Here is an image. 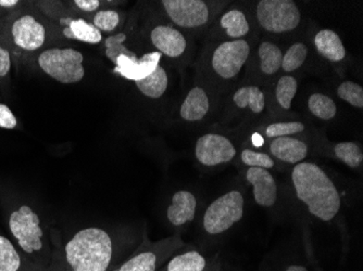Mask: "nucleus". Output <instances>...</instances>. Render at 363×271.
I'll use <instances>...</instances> for the list:
<instances>
[{"instance_id": "27", "label": "nucleus", "mask_w": 363, "mask_h": 271, "mask_svg": "<svg viewBox=\"0 0 363 271\" xmlns=\"http://www.w3.org/2000/svg\"><path fill=\"white\" fill-rule=\"evenodd\" d=\"M334 154L337 160L347 165L350 168L357 169L363 163V152L361 146L357 142H340L334 146Z\"/></svg>"}, {"instance_id": "29", "label": "nucleus", "mask_w": 363, "mask_h": 271, "mask_svg": "<svg viewBox=\"0 0 363 271\" xmlns=\"http://www.w3.org/2000/svg\"><path fill=\"white\" fill-rule=\"evenodd\" d=\"M21 256L8 238L0 236V271H19Z\"/></svg>"}, {"instance_id": "13", "label": "nucleus", "mask_w": 363, "mask_h": 271, "mask_svg": "<svg viewBox=\"0 0 363 271\" xmlns=\"http://www.w3.org/2000/svg\"><path fill=\"white\" fill-rule=\"evenodd\" d=\"M246 180L252 185L255 202L261 207H272L277 203V185L270 171L250 167Z\"/></svg>"}, {"instance_id": "22", "label": "nucleus", "mask_w": 363, "mask_h": 271, "mask_svg": "<svg viewBox=\"0 0 363 271\" xmlns=\"http://www.w3.org/2000/svg\"><path fill=\"white\" fill-rule=\"evenodd\" d=\"M207 260L195 250H186L172 256L160 271H205Z\"/></svg>"}, {"instance_id": "8", "label": "nucleus", "mask_w": 363, "mask_h": 271, "mask_svg": "<svg viewBox=\"0 0 363 271\" xmlns=\"http://www.w3.org/2000/svg\"><path fill=\"white\" fill-rule=\"evenodd\" d=\"M250 56V42L245 40H226L214 48L210 67L223 81L235 79Z\"/></svg>"}, {"instance_id": "5", "label": "nucleus", "mask_w": 363, "mask_h": 271, "mask_svg": "<svg viewBox=\"0 0 363 271\" xmlns=\"http://www.w3.org/2000/svg\"><path fill=\"white\" fill-rule=\"evenodd\" d=\"M259 25L271 34H285L298 28L301 12L291 0H261L256 8Z\"/></svg>"}, {"instance_id": "11", "label": "nucleus", "mask_w": 363, "mask_h": 271, "mask_svg": "<svg viewBox=\"0 0 363 271\" xmlns=\"http://www.w3.org/2000/svg\"><path fill=\"white\" fill-rule=\"evenodd\" d=\"M238 151L232 140L221 134H203L195 146L196 160L203 166L216 167L233 161Z\"/></svg>"}, {"instance_id": "3", "label": "nucleus", "mask_w": 363, "mask_h": 271, "mask_svg": "<svg viewBox=\"0 0 363 271\" xmlns=\"http://www.w3.org/2000/svg\"><path fill=\"white\" fill-rule=\"evenodd\" d=\"M84 56L77 49H45L38 56V65L40 70L58 83L70 85L77 83L84 79Z\"/></svg>"}, {"instance_id": "19", "label": "nucleus", "mask_w": 363, "mask_h": 271, "mask_svg": "<svg viewBox=\"0 0 363 271\" xmlns=\"http://www.w3.org/2000/svg\"><path fill=\"white\" fill-rule=\"evenodd\" d=\"M65 24L62 34L69 40H79L86 44L97 45L103 42V34L93 23L84 19L62 20Z\"/></svg>"}, {"instance_id": "18", "label": "nucleus", "mask_w": 363, "mask_h": 271, "mask_svg": "<svg viewBox=\"0 0 363 271\" xmlns=\"http://www.w3.org/2000/svg\"><path fill=\"white\" fill-rule=\"evenodd\" d=\"M313 42L320 56L330 62H342L347 56L342 38L335 30L330 28L319 30L315 34Z\"/></svg>"}, {"instance_id": "16", "label": "nucleus", "mask_w": 363, "mask_h": 271, "mask_svg": "<svg viewBox=\"0 0 363 271\" xmlns=\"http://www.w3.org/2000/svg\"><path fill=\"white\" fill-rule=\"evenodd\" d=\"M271 156L281 162L297 165L305 162L309 148L303 140L295 137L274 138L269 146Z\"/></svg>"}, {"instance_id": "28", "label": "nucleus", "mask_w": 363, "mask_h": 271, "mask_svg": "<svg viewBox=\"0 0 363 271\" xmlns=\"http://www.w3.org/2000/svg\"><path fill=\"white\" fill-rule=\"evenodd\" d=\"M308 57V47L303 42H297L291 45L283 54L282 69L285 73H293L299 70Z\"/></svg>"}, {"instance_id": "6", "label": "nucleus", "mask_w": 363, "mask_h": 271, "mask_svg": "<svg viewBox=\"0 0 363 271\" xmlns=\"http://www.w3.org/2000/svg\"><path fill=\"white\" fill-rule=\"evenodd\" d=\"M9 229L26 254L34 255L44 250V231L40 227V217L28 205H22L12 212Z\"/></svg>"}, {"instance_id": "10", "label": "nucleus", "mask_w": 363, "mask_h": 271, "mask_svg": "<svg viewBox=\"0 0 363 271\" xmlns=\"http://www.w3.org/2000/svg\"><path fill=\"white\" fill-rule=\"evenodd\" d=\"M160 4L177 28L199 30L211 20V8L203 0H163Z\"/></svg>"}, {"instance_id": "36", "label": "nucleus", "mask_w": 363, "mask_h": 271, "mask_svg": "<svg viewBox=\"0 0 363 271\" xmlns=\"http://www.w3.org/2000/svg\"><path fill=\"white\" fill-rule=\"evenodd\" d=\"M11 70V54L0 40V79L7 76Z\"/></svg>"}, {"instance_id": "2", "label": "nucleus", "mask_w": 363, "mask_h": 271, "mask_svg": "<svg viewBox=\"0 0 363 271\" xmlns=\"http://www.w3.org/2000/svg\"><path fill=\"white\" fill-rule=\"evenodd\" d=\"M60 271H112L114 242L107 230H79L65 246Z\"/></svg>"}, {"instance_id": "20", "label": "nucleus", "mask_w": 363, "mask_h": 271, "mask_svg": "<svg viewBox=\"0 0 363 271\" xmlns=\"http://www.w3.org/2000/svg\"><path fill=\"white\" fill-rule=\"evenodd\" d=\"M135 85L136 88L145 97L150 98V99H159L166 93L167 89H168V73L164 67L159 64L152 74L140 81H135Z\"/></svg>"}, {"instance_id": "38", "label": "nucleus", "mask_w": 363, "mask_h": 271, "mask_svg": "<svg viewBox=\"0 0 363 271\" xmlns=\"http://www.w3.org/2000/svg\"><path fill=\"white\" fill-rule=\"evenodd\" d=\"M19 4L18 0H0V7L5 8V9H11V8L16 7Z\"/></svg>"}, {"instance_id": "9", "label": "nucleus", "mask_w": 363, "mask_h": 271, "mask_svg": "<svg viewBox=\"0 0 363 271\" xmlns=\"http://www.w3.org/2000/svg\"><path fill=\"white\" fill-rule=\"evenodd\" d=\"M9 40L20 52L32 54L46 44L47 28L32 13L19 14L9 24Z\"/></svg>"}, {"instance_id": "34", "label": "nucleus", "mask_w": 363, "mask_h": 271, "mask_svg": "<svg viewBox=\"0 0 363 271\" xmlns=\"http://www.w3.org/2000/svg\"><path fill=\"white\" fill-rule=\"evenodd\" d=\"M240 160L248 167H257V168L272 169L275 167V162L270 154L258 151L244 149L240 154Z\"/></svg>"}, {"instance_id": "15", "label": "nucleus", "mask_w": 363, "mask_h": 271, "mask_svg": "<svg viewBox=\"0 0 363 271\" xmlns=\"http://www.w3.org/2000/svg\"><path fill=\"white\" fill-rule=\"evenodd\" d=\"M197 199L191 191L179 190L173 195L167 209V218L174 227H183L195 219Z\"/></svg>"}, {"instance_id": "1", "label": "nucleus", "mask_w": 363, "mask_h": 271, "mask_svg": "<svg viewBox=\"0 0 363 271\" xmlns=\"http://www.w3.org/2000/svg\"><path fill=\"white\" fill-rule=\"evenodd\" d=\"M291 183L296 197L308 211L322 221H331L342 207V197L335 183L319 165L301 162L291 171Z\"/></svg>"}, {"instance_id": "21", "label": "nucleus", "mask_w": 363, "mask_h": 271, "mask_svg": "<svg viewBox=\"0 0 363 271\" xmlns=\"http://www.w3.org/2000/svg\"><path fill=\"white\" fill-rule=\"evenodd\" d=\"M220 28L224 30L228 38H232V40H242L250 32V24L246 14L238 9L226 11L220 19Z\"/></svg>"}, {"instance_id": "35", "label": "nucleus", "mask_w": 363, "mask_h": 271, "mask_svg": "<svg viewBox=\"0 0 363 271\" xmlns=\"http://www.w3.org/2000/svg\"><path fill=\"white\" fill-rule=\"evenodd\" d=\"M18 126V120L8 105L0 103V128L14 129Z\"/></svg>"}, {"instance_id": "37", "label": "nucleus", "mask_w": 363, "mask_h": 271, "mask_svg": "<svg viewBox=\"0 0 363 271\" xmlns=\"http://www.w3.org/2000/svg\"><path fill=\"white\" fill-rule=\"evenodd\" d=\"M75 6L79 8L81 11L95 12L97 11L98 8L101 7V1L99 0H75L73 1Z\"/></svg>"}, {"instance_id": "7", "label": "nucleus", "mask_w": 363, "mask_h": 271, "mask_svg": "<svg viewBox=\"0 0 363 271\" xmlns=\"http://www.w3.org/2000/svg\"><path fill=\"white\" fill-rule=\"evenodd\" d=\"M183 243L177 236L158 243L145 242L133 256L124 260L112 271H158Z\"/></svg>"}, {"instance_id": "32", "label": "nucleus", "mask_w": 363, "mask_h": 271, "mask_svg": "<svg viewBox=\"0 0 363 271\" xmlns=\"http://www.w3.org/2000/svg\"><path fill=\"white\" fill-rule=\"evenodd\" d=\"M305 124L301 122H279L270 124L266 128V136L268 138L289 137L293 134L305 132Z\"/></svg>"}, {"instance_id": "4", "label": "nucleus", "mask_w": 363, "mask_h": 271, "mask_svg": "<svg viewBox=\"0 0 363 271\" xmlns=\"http://www.w3.org/2000/svg\"><path fill=\"white\" fill-rule=\"evenodd\" d=\"M245 213V199L240 191L232 190L214 200L203 214V226L210 236H218L238 224Z\"/></svg>"}, {"instance_id": "30", "label": "nucleus", "mask_w": 363, "mask_h": 271, "mask_svg": "<svg viewBox=\"0 0 363 271\" xmlns=\"http://www.w3.org/2000/svg\"><path fill=\"white\" fill-rule=\"evenodd\" d=\"M124 33H118L116 35L109 36L105 40V56L116 64V61L119 57L126 56L130 58H138L135 52H132L124 45L126 40Z\"/></svg>"}, {"instance_id": "14", "label": "nucleus", "mask_w": 363, "mask_h": 271, "mask_svg": "<svg viewBox=\"0 0 363 271\" xmlns=\"http://www.w3.org/2000/svg\"><path fill=\"white\" fill-rule=\"evenodd\" d=\"M160 59L161 54L158 52L144 54L140 59L121 56L116 61L113 71L124 79L135 83L152 74L158 67Z\"/></svg>"}, {"instance_id": "24", "label": "nucleus", "mask_w": 363, "mask_h": 271, "mask_svg": "<svg viewBox=\"0 0 363 271\" xmlns=\"http://www.w3.org/2000/svg\"><path fill=\"white\" fill-rule=\"evenodd\" d=\"M258 57L260 59V70L263 74L274 75L282 67L283 52L277 45L272 42H261L258 47Z\"/></svg>"}, {"instance_id": "26", "label": "nucleus", "mask_w": 363, "mask_h": 271, "mask_svg": "<svg viewBox=\"0 0 363 271\" xmlns=\"http://www.w3.org/2000/svg\"><path fill=\"white\" fill-rule=\"evenodd\" d=\"M297 91H298V81L296 77L289 74L279 77L275 88V99L279 107L284 110L291 109Z\"/></svg>"}, {"instance_id": "23", "label": "nucleus", "mask_w": 363, "mask_h": 271, "mask_svg": "<svg viewBox=\"0 0 363 271\" xmlns=\"http://www.w3.org/2000/svg\"><path fill=\"white\" fill-rule=\"evenodd\" d=\"M233 103L240 109H248L255 114H261L266 109V96L257 86H244L233 95Z\"/></svg>"}, {"instance_id": "25", "label": "nucleus", "mask_w": 363, "mask_h": 271, "mask_svg": "<svg viewBox=\"0 0 363 271\" xmlns=\"http://www.w3.org/2000/svg\"><path fill=\"white\" fill-rule=\"evenodd\" d=\"M308 109L312 115L322 121H331L337 114V105L325 93H312L308 99Z\"/></svg>"}, {"instance_id": "31", "label": "nucleus", "mask_w": 363, "mask_h": 271, "mask_svg": "<svg viewBox=\"0 0 363 271\" xmlns=\"http://www.w3.org/2000/svg\"><path fill=\"white\" fill-rule=\"evenodd\" d=\"M337 96L352 107L362 109L363 88L360 83L352 81H342L337 88Z\"/></svg>"}, {"instance_id": "12", "label": "nucleus", "mask_w": 363, "mask_h": 271, "mask_svg": "<svg viewBox=\"0 0 363 271\" xmlns=\"http://www.w3.org/2000/svg\"><path fill=\"white\" fill-rule=\"evenodd\" d=\"M150 38L157 52L168 58H179L186 52V38L174 26L159 24L152 28Z\"/></svg>"}, {"instance_id": "39", "label": "nucleus", "mask_w": 363, "mask_h": 271, "mask_svg": "<svg viewBox=\"0 0 363 271\" xmlns=\"http://www.w3.org/2000/svg\"><path fill=\"white\" fill-rule=\"evenodd\" d=\"M285 271H308V269L301 265H291L285 269Z\"/></svg>"}, {"instance_id": "33", "label": "nucleus", "mask_w": 363, "mask_h": 271, "mask_svg": "<svg viewBox=\"0 0 363 271\" xmlns=\"http://www.w3.org/2000/svg\"><path fill=\"white\" fill-rule=\"evenodd\" d=\"M121 21L120 13L116 10L106 9L96 12L93 18V25L101 33H109L119 26Z\"/></svg>"}, {"instance_id": "17", "label": "nucleus", "mask_w": 363, "mask_h": 271, "mask_svg": "<svg viewBox=\"0 0 363 271\" xmlns=\"http://www.w3.org/2000/svg\"><path fill=\"white\" fill-rule=\"evenodd\" d=\"M210 110V98L205 89L193 87L179 108V116L184 121L199 122L206 117Z\"/></svg>"}]
</instances>
